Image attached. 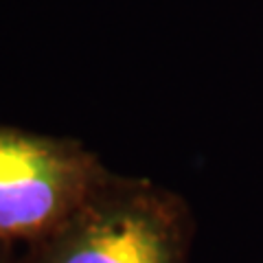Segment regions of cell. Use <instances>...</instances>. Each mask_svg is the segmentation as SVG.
<instances>
[{
    "instance_id": "6da1fadb",
    "label": "cell",
    "mask_w": 263,
    "mask_h": 263,
    "mask_svg": "<svg viewBox=\"0 0 263 263\" xmlns=\"http://www.w3.org/2000/svg\"><path fill=\"white\" fill-rule=\"evenodd\" d=\"M193 235L182 195L110 171L60 226L20 246L18 263H191Z\"/></svg>"
},
{
    "instance_id": "7a4b0ae2",
    "label": "cell",
    "mask_w": 263,
    "mask_h": 263,
    "mask_svg": "<svg viewBox=\"0 0 263 263\" xmlns=\"http://www.w3.org/2000/svg\"><path fill=\"white\" fill-rule=\"evenodd\" d=\"M108 174L75 138L0 125V239L27 246L44 237Z\"/></svg>"
},
{
    "instance_id": "3957f363",
    "label": "cell",
    "mask_w": 263,
    "mask_h": 263,
    "mask_svg": "<svg viewBox=\"0 0 263 263\" xmlns=\"http://www.w3.org/2000/svg\"><path fill=\"white\" fill-rule=\"evenodd\" d=\"M18 250L20 246L0 239V263H18Z\"/></svg>"
}]
</instances>
